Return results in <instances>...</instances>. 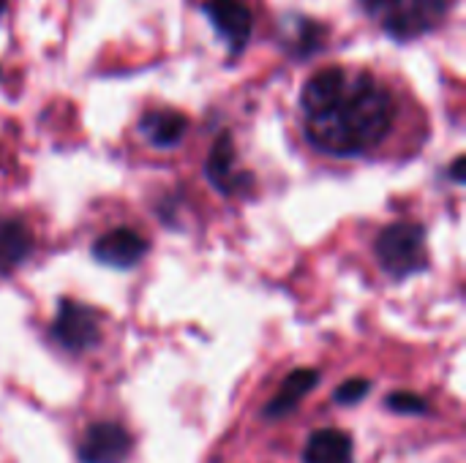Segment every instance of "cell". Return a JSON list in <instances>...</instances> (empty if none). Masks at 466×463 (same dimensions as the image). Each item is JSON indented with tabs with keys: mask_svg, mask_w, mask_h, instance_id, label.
Segmentation results:
<instances>
[{
	"mask_svg": "<svg viewBox=\"0 0 466 463\" xmlns=\"http://www.w3.org/2000/svg\"><path fill=\"white\" fill-rule=\"evenodd\" d=\"M300 106L311 145L339 158L380 147L399 112L393 90L360 65L319 68L306 82Z\"/></svg>",
	"mask_w": 466,
	"mask_h": 463,
	"instance_id": "6da1fadb",
	"label": "cell"
},
{
	"mask_svg": "<svg viewBox=\"0 0 466 463\" xmlns=\"http://www.w3.org/2000/svg\"><path fill=\"white\" fill-rule=\"evenodd\" d=\"M456 0H360L363 11L393 38L410 41L437 30Z\"/></svg>",
	"mask_w": 466,
	"mask_h": 463,
	"instance_id": "7a4b0ae2",
	"label": "cell"
},
{
	"mask_svg": "<svg viewBox=\"0 0 466 463\" xmlns=\"http://www.w3.org/2000/svg\"><path fill=\"white\" fill-rule=\"evenodd\" d=\"M377 257L380 265L393 278H407L426 270V232L418 224H390L377 237Z\"/></svg>",
	"mask_w": 466,
	"mask_h": 463,
	"instance_id": "3957f363",
	"label": "cell"
},
{
	"mask_svg": "<svg viewBox=\"0 0 466 463\" xmlns=\"http://www.w3.org/2000/svg\"><path fill=\"white\" fill-rule=\"evenodd\" d=\"M52 336L68 349V352H85L98 344V314L82 303L63 300L57 319L52 325Z\"/></svg>",
	"mask_w": 466,
	"mask_h": 463,
	"instance_id": "277c9868",
	"label": "cell"
},
{
	"mask_svg": "<svg viewBox=\"0 0 466 463\" xmlns=\"http://www.w3.org/2000/svg\"><path fill=\"white\" fill-rule=\"evenodd\" d=\"M205 14L232 52H240L248 44L254 16L246 0H205Z\"/></svg>",
	"mask_w": 466,
	"mask_h": 463,
	"instance_id": "5b68a950",
	"label": "cell"
},
{
	"mask_svg": "<svg viewBox=\"0 0 466 463\" xmlns=\"http://www.w3.org/2000/svg\"><path fill=\"white\" fill-rule=\"evenodd\" d=\"M131 453V437L115 423H96L79 445L82 463H123Z\"/></svg>",
	"mask_w": 466,
	"mask_h": 463,
	"instance_id": "8992f818",
	"label": "cell"
},
{
	"mask_svg": "<svg viewBox=\"0 0 466 463\" xmlns=\"http://www.w3.org/2000/svg\"><path fill=\"white\" fill-rule=\"evenodd\" d=\"M147 254V243L131 232V229H115V232H106L104 237L96 240L93 246V257L101 262V265H109V267H134L142 257Z\"/></svg>",
	"mask_w": 466,
	"mask_h": 463,
	"instance_id": "52a82bcc",
	"label": "cell"
},
{
	"mask_svg": "<svg viewBox=\"0 0 466 463\" xmlns=\"http://www.w3.org/2000/svg\"><path fill=\"white\" fill-rule=\"evenodd\" d=\"M205 172L221 194H238L246 186L248 175L238 172V166H235V145H232L229 134H221L218 142L213 145Z\"/></svg>",
	"mask_w": 466,
	"mask_h": 463,
	"instance_id": "ba28073f",
	"label": "cell"
},
{
	"mask_svg": "<svg viewBox=\"0 0 466 463\" xmlns=\"http://www.w3.org/2000/svg\"><path fill=\"white\" fill-rule=\"evenodd\" d=\"M317 382H319V377H317V371H311V368L292 371V374L284 379V385H281L279 396L265 407V418H270V420H281L284 415H289V412L303 401V396H306L311 388H317Z\"/></svg>",
	"mask_w": 466,
	"mask_h": 463,
	"instance_id": "9c48e42d",
	"label": "cell"
},
{
	"mask_svg": "<svg viewBox=\"0 0 466 463\" xmlns=\"http://www.w3.org/2000/svg\"><path fill=\"white\" fill-rule=\"evenodd\" d=\"M306 463H355L352 458V439L344 431L325 428L317 431L306 445Z\"/></svg>",
	"mask_w": 466,
	"mask_h": 463,
	"instance_id": "30bf717a",
	"label": "cell"
},
{
	"mask_svg": "<svg viewBox=\"0 0 466 463\" xmlns=\"http://www.w3.org/2000/svg\"><path fill=\"white\" fill-rule=\"evenodd\" d=\"M186 117L177 115V112H169V109H156V112H147L142 120H139V131L156 145V147H172L183 139L186 134Z\"/></svg>",
	"mask_w": 466,
	"mask_h": 463,
	"instance_id": "8fae6325",
	"label": "cell"
},
{
	"mask_svg": "<svg viewBox=\"0 0 466 463\" xmlns=\"http://www.w3.org/2000/svg\"><path fill=\"white\" fill-rule=\"evenodd\" d=\"M30 248H33V237L22 221H0V273L22 265Z\"/></svg>",
	"mask_w": 466,
	"mask_h": 463,
	"instance_id": "7c38bea8",
	"label": "cell"
},
{
	"mask_svg": "<svg viewBox=\"0 0 466 463\" xmlns=\"http://www.w3.org/2000/svg\"><path fill=\"white\" fill-rule=\"evenodd\" d=\"M371 390V382L369 379H347L339 390H336V401L350 407V404H358L369 396Z\"/></svg>",
	"mask_w": 466,
	"mask_h": 463,
	"instance_id": "4fadbf2b",
	"label": "cell"
},
{
	"mask_svg": "<svg viewBox=\"0 0 466 463\" xmlns=\"http://www.w3.org/2000/svg\"><path fill=\"white\" fill-rule=\"evenodd\" d=\"M388 407L393 412H404V415H423L429 409V404L415 393H390Z\"/></svg>",
	"mask_w": 466,
	"mask_h": 463,
	"instance_id": "5bb4252c",
	"label": "cell"
},
{
	"mask_svg": "<svg viewBox=\"0 0 466 463\" xmlns=\"http://www.w3.org/2000/svg\"><path fill=\"white\" fill-rule=\"evenodd\" d=\"M453 180L456 183H464V156H459L456 164H453Z\"/></svg>",
	"mask_w": 466,
	"mask_h": 463,
	"instance_id": "9a60e30c",
	"label": "cell"
},
{
	"mask_svg": "<svg viewBox=\"0 0 466 463\" xmlns=\"http://www.w3.org/2000/svg\"><path fill=\"white\" fill-rule=\"evenodd\" d=\"M5 3H8V0H0V14L5 11Z\"/></svg>",
	"mask_w": 466,
	"mask_h": 463,
	"instance_id": "2e32d148",
	"label": "cell"
}]
</instances>
